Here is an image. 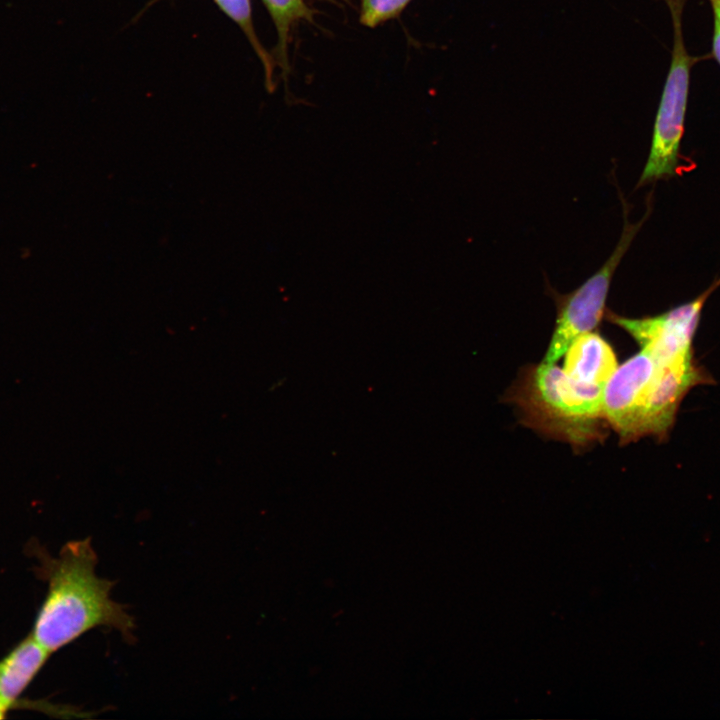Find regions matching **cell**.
<instances>
[{"label": "cell", "instance_id": "1", "mask_svg": "<svg viewBox=\"0 0 720 720\" xmlns=\"http://www.w3.org/2000/svg\"><path fill=\"white\" fill-rule=\"evenodd\" d=\"M40 577L47 593L37 613L32 636L51 653L86 632L104 627L130 641L135 622L111 598L114 582L96 574L98 562L90 538L64 544L57 557L38 551Z\"/></svg>", "mask_w": 720, "mask_h": 720}, {"label": "cell", "instance_id": "2", "mask_svg": "<svg viewBox=\"0 0 720 720\" xmlns=\"http://www.w3.org/2000/svg\"><path fill=\"white\" fill-rule=\"evenodd\" d=\"M525 423L575 446L600 438L603 386L579 382L554 364L530 369L511 397Z\"/></svg>", "mask_w": 720, "mask_h": 720}, {"label": "cell", "instance_id": "3", "mask_svg": "<svg viewBox=\"0 0 720 720\" xmlns=\"http://www.w3.org/2000/svg\"><path fill=\"white\" fill-rule=\"evenodd\" d=\"M675 36L672 61L655 118L647 162L638 186L679 176L683 165L681 141L687 108L692 59L685 50L681 25L674 20Z\"/></svg>", "mask_w": 720, "mask_h": 720}, {"label": "cell", "instance_id": "4", "mask_svg": "<svg viewBox=\"0 0 720 720\" xmlns=\"http://www.w3.org/2000/svg\"><path fill=\"white\" fill-rule=\"evenodd\" d=\"M646 217H644L645 219ZM643 219V220H644ZM642 221L625 225L613 253L581 286L558 297V316L543 363L554 364L580 335L592 332L601 321L613 275Z\"/></svg>", "mask_w": 720, "mask_h": 720}, {"label": "cell", "instance_id": "5", "mask_svg": "<svg viewBox=\"0 0 720 720\" xmlns=\"http://www.w3.org/2000/svg\"><path fill=\"white\" fill-rule=\"evenodd\" d=\"M720 287V277L686 303L661 314L642 318H628L609 313V320L625 330L659 362L693 356V339L701 313L708 298Z\"/></svg>", "mask_w": 720, "mask_h": 720}, {"label": "cell", "instance_id": "6", "mask_svg": "<svg viewBox=\"0 0 720 720\" xmlns=\"http://www.w3.org/2000/svg\"><path fill=\"white\" fill-rule=\"evenodd\" d=\"M659 364L649 352L641 349L618 367L603 386V415L622 443L641 438V417Z\"/></svg>", "mask_w": 720, "mask_h": 720}, {"label": "cell", "instance_id": "7", "mask_svg": "<svg viewBox=\"0 0 720 720\" xmlns=\"http://www.w3.org/2000/svg\"><path fill=\"white\" fill-rule=\"evenodd\" d=\"M711 382L713 379L697 365L694 356L660 362L648 390L641 417L640 436L665 438L686 394L697 385Z\"/></svg>", "mask_w": 720, "mask_h": 720}, {"label": "cell", "instance_id": "8", "mask_svg": "<svg viewBox=\"0 0 720 720\" xmlns=\"http://www.w3.org/2000/svg\"><path fill=\"white\" fill-rule=\"evenodd\" d=\"M52 653L30 633L0 661V703L11 709Z\"/></svg>", "mask_w": 720, "mask_h": 720}, {"label": "cell", "instance_id": "9", "mask_svg": "<svg viewBox=\"0 0 720 720\" xmlns=\"http://www.w3.org/2000/svg\"><path fill=\"white\" fill-rule=\"evenodd\" d=\"M617 368L614 351L597 333L580 335L565 352L564 372L582 383L604 386Z\"/></svg>", "mask_w": 720, "mask_h": 720}, {"label": "cell", "instance_id": "10", "mask_svg": "<svg viewBox=\"0 0 720 720\" xmlns=\"http://www.w3.org/2000/svg\"><path fill=\"white\" fill-rule=\"evenodd\" d=\"M275 25L278 35V58L283 68L287 65L289 33L295 22L310 20L312 12L304 0H262Z\"/></svg>", "mask_w": 720, "mask_h": 720}, {"label": "cell", "instance_id": "11", "mask_svg": "<svg viewBox=\"0 0 720 720\" xmlns=\"http://www.w3.org/2000/svg\"><path fill=\"white\" fill-rule=\"evenodd\" d=\"M218 8L242 30L252 48L262 61L267 81H270L272 64L266 50L261 45L252 20L250 0H213Z\"/></svg>", "mask_w": 720, "mask_h": 720}, {"label": "cell", "instance_id": "12", "mask_svg": "<svg viewBox=\"0 0 720 720\" xmlns=\"http://www.w3.org/2000/svg\"><path fill=\"white\" fill-rule=\"evenodd\" d=\"M411 0H361L360 22L374 28L397 17Z\"/></svg>", "mask_w": 720, "mask_h": 720}, {"label": "cell", "instance_id": "13", "mask_svg": "<svg viewBox=\"0 0 720 720\" xmlns=\"http://www.w3.org/2000/svg\"><path fill=\"white\" fill-rule=\"evenodd\" d=\"M714 18L713 54L720 65V0H711Z\"/></svg>", "mask_w": 720, "mask_h": 720}, {"label": "cell", "instance_id": "14", "mask_svg": "<svg viewBox=\"0 0 720 720\" xmlns=\"http://www.w3.org/2000/svg\"><path fill=\"white\" fill-rule=\"evenodd\" d=\"M9 710H10L9 708H7L5 705L0 703V719H3Z\"/></svg>", "mask_w": 720, "mask_h": 720}, {"label": "cell", "instance_id": "15", "mask_svg": "<svg viewBox=\"0 0 720 720\" xmlns=\"http://www.w3.org/2000/svg\"><path fill=\"white\" fill-rule=\"evenodd\" d=\"M159 1H161V0H151L150 3L146 6V8L150 5H153L156 2H159Z\"/></svg>", "mask_w": 720, "mask_h": 720}]
</instances>
